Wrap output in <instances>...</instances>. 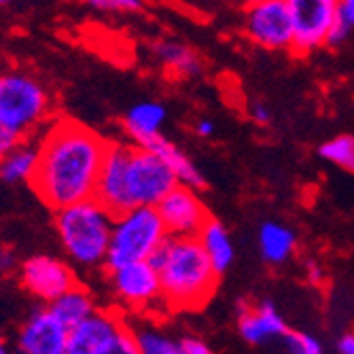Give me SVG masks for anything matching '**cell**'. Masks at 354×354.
I'll return each instance as SVG.
<instances>
[{
    "label": "cell",
    "mask_w": 354,
    "mask_h": 354,
    "mask_svg": "<svg viewBox=\"0 0 354 354\" xmlns=\"http://www.w3.org/2000/svg\"><path fill=\"white\" fill-rule=\"evenodd\" d=\"M37 142L39 164L30 185L47 208L59 210L95 196L106 138L75 119L57 117Z\"/></svg>",
    "instance_id": "cell-1"
},
{
    "label": "cell",
    "mask_w": 354,
    "mask_h": 354,
    "mask_svg": "<svg viewBox=\"0 0 354 354\" xmlns=\"http://www.w3.org/2000/svg\"><path fill=\"white\" fill-rule=\"evenodd\" d=\"M149 261L159 274L162 301L170 312L200 310L214 297L221 276L198 236H168Z\"/></svg>",
    "instance_id": "cell-2"
},
{
    "label": "cell",
    "mask_w": 354,
    "mask_h": 354,
    "mask_svg": "<svg viewBox=\"0 0 354 354\" xmlns=\"http://www.w3.org/2000/svg\"><path fill=\"white\" fill-rule=\"evenodd\" d=\"M115 214L95 198L55 210V234L73 266L100 270L106 266Z\"/></svg>",
    "instance_id": "cell-3"
},
{
    "label": "cell",
    "mask_w": 354,
    "mask_h": 354,
    "mask_svg": "<svg viewBox=\"0 0 354 354\" xmlns=\"http://www.w3.org/2000/svg\"><path fill=\"white\" fill-rule=\"evenodd\" d=\"M53 102L49 89L24 71L0 73V121L24 138H32L49 123Z\"/></svg>",
    "instance_id": "cell-4"
},
{
    "label": "cell",
    "mask_w": 354,
    "mask_h": 354,
    "mask_svg": "<svg viewBox=\"0 0 354 354\" xmlns=\"http://www.w3.org/2000/svg\"><path fill=\"white\" fill-rule=\"evenodd\" d=\"M166 225L162 223L155 206H134L117 212L113 218L104 270L149 261L153 252L166 242Z\"/></svg>",
    "instance_id": "cell-5"
},
{
    "label": "cell",
    "mask_w": 354,
    "mask_h": 354,
    "mask_svg": "<svg viewBox=\"0 0 354 354\" xmlns=\"http://www.w3.org/2000/svg\"><path fill=\"white\" fill-rule=\"evenodd\" d=\"M68 354H138L134 327L119 310L95 308L71 329Z\"/></svg>",
    "instance_id": "cell-6"
},
{
    "label": "cell",
    "mask_w": 354,
    "mask_h": 354,
    "mask_svg": "<svg viewBox=\"0 0 354 354\" xmlns=\"http://www.w3.org/2000/svg\"><path fill=\"white\" fill-rule=\"evenodd\" d=\"M178 185L172 168L155 151L132 145L125 164V189L134 206H157L170 189Z\"/></svg>",
    "instance_id": "cell-7"
},
{
    "label": "cell",
    "mask_w": 354,
    "mask_h": 354,
    "mask_svg": "<svg viewBox=\"0 0 354 354\" xmlns=\"http://www.w3.org/2000/svg\"><path fill=\"white\" fill-rule=\"evenodd\" d=\"M293 21L295 55H310L325 47L327 35L337 19L339 0H284Z\"/></svg>",
    "instance_id": "cell-8"
},
{
    "label": "cell",
    "mask_w": 354,
    "mask_h": 354,
    "mask_svg": "<svg viewBox=\"0 0 354 354\" xmlns=\"http://www.w3.org/2000/svg\"><path fill=\"white\" fill-rule=\"evenodd\" d=\"M111 293L121 308L130 312H147L162 304V284L159 274L151 261L125 263L115 270H106Z\"/></svg>",
    "instance_id": "cell-9"
},
{
    "label": "cell",
    "mask_w": 354,
    "mask_h": 354,
    "mask_svg": "<svg viewBox=\"0 0 354 354\" xmlns=\"http://www.w3.org/2000/svg\"><path fill=\"white\" fill-rule=\"evenodd\" d=\"M246 39L266 51L293 49V21L284 0H263L244 9Z\"/></svg>",
    "instance_id": "cell-10"
},
{
    "label": "cell",
    "mask_w": 354,
    "mask_h": 354,
    "mask_svg": "<svg viewBox=\"0 0 354 354\" xmlns=\"http://www.w3.org/2000/svg\"><path fill=\"white\" fill-rule=\"evenodd\" d=\"M19 282L32 297L47 306L62 293H66L79 280L71 263L51 254H35L21 263Z\"/></svg>",
    "instance_id": "cell-11"
},
{
    "label": "cell",
    "mask_w": 354,
    "mask_h": 354,
    "mask_svg": "<svg viewBox=\"0 0 354 354\" xmlns=\"http://www.w3.org/2000/svg\"><path fill=\"white\" fill-rule=\"evenodd\" d=\"M157 212L166 225L168 236H198L204 223L210 218L206 204L198 191L189 185H176L157 202Z\"/></svg>",
    "instance_id": "cell-12"
},
{
    "label": "cell",
    "mask_w": 354,
    "mask_h": 354,
    "mask_svg": "<svg viewBox=\"0 0 354 354\" xmlns=\"http://www.w3.org/2000/svg\"><path fill=\"white\" fill-rule=\"evenodd\" d=\"M71 329L45 306L32 312L17 331L15 348L24 354H68Z\"/></svg>",
    "instance_id": "cell-13"
},
{
    "label": "cell",
    "mask_w": 354,
    "mask_h": 354,
    "mask_svg": "<svg viewBox=\"0 0 354 354\" xmlns=\"http://www.w3.org/2000/svg\"><path fill=\"white\" fill-rule=\"evenodd\" d=\"M236 320H238V333L248 346H268L274 339H282L286 333V320L278 312L272 299L263 301H246L240 299L236 306Z\"/></svg>",
    "instance_id": "cell-14"
},
{
    "label": "cell",
    "mask_w": 354,
    "mask_h": 354,
    "mask_svg": "<svg viewBox=\"0 0 354 354\" xmlns=\"http://www.w3.org/2000/svg\"><path fill=\"white\" fill-rule=\"evenodd\" d=\"M127 153H130V147L127 145L109 142L104 162H102V170L98 176V185H95L93 198L100 200L113 214L132 208L130 198H127V189H125Z\"/></svg>",
    "instance_id": "cell-15"
},
{
    "label": "cell",
    "mask_w": 354,
    "mask_h": 354,
    "mask_svg": "<svg viewBox=\"0 0 354 354\" xmlns=\"http://www.w3.org/2000/svg\"><path fill=\"white\" fill-rule=\"evenodd\" d=\"M166 106L157 100H142L134 104L123 117V130L134 140V145H147L151 138L162 134L166 123Z\"/></svg>",
    "instance_id": "cell-16"
},
{
    "label": "cell",
    "mask_w": 354,
    "mask_h": 354,
    "mask_svg": "<svg viewBox=\"0 0 354 354\" xmlns=\"http://www.w3.org/2000/svg\"><path fill=\"white\" fill-rule=\"evenodd\" d=\"M153 55L159 66L174 79H193L202 75L204 68L198 51L178 41H157L153 45Z\"/></svg>",
    "instance_id": "cell-17"
},
{
    "label": "cell",
    "mask_w": 354,
    "mask_h": 354,
    "mask_svg": "<svg viewBox=\"0 0 354 354\" xmlns=\"http://www.w3.org/2000/svg\"><path fill=\"white\" fill-rule=\"evenodd\" d=\"M257 240H259V252L268 266L286 263L297 248L295 232L278 221H266L259 227Z\"/></svg>",
    "instance_id": "cell-18"
},
{
    "label": "cell",
    "mask_w": 354,
    "mask_h": 354,
    "mask_svg": "<svg viewBox=\"0 0 354 354\" xmlns=\"http://www.w3.org/2000/svg\"><path fill=\"white\" fill-rule=\"evenodd\" d=\"M140 147H147V149L155 151L159 157H162L164 162L172 168V172L176 174V180L180 185H189V187H193L196 191H200V189L206 187V178H204L202 170L191 162V157L187 153H183L166 136L157 134L155 138H151L147 145H140Z\"/></svg>",
    "instance_id": "cell-19"
},
{
    "label": "cell",
    "mask_w": 354,
    "mask_h": 354,
    "mask_svg": "<svg viewBox=\"0 0 354 354\" xmlns=\"http://www.w3.org/2000/svg\"><path fill=\"white\" fill-rule=\"evenodd\" d=\"M198 240L204 248V252L208 254V259L212 263V268L216 270L218 276H223L236 259V248H234V240L227 232V227L216 221V218H208L204 223V227L198 234Z\"/></svg>",
    "instance_id": "cell-20"
},
{
    "label": "cell",
    "mask_w": 354,
    "mask_h": 354,
    "mask_svg": "<svg viewBox=\"0 0 354 354\" xmlns=\"http://www.w3.org/2000/svg\"><path fill=\"white\" fill-rule=\"evenodd\" d=\"M39 164V142L32 138H24L17 147H13L3 159H0V180L9 185L30 183L37 172Z\"/></svg>",
    "instance_id": "cell-21"
},
{
    "label": "cell",
    "mask_w": 354,
    "mask_h": 354,
    "mask_svg": "<svg viewBox=\"0 0 354 354\" xmlns=\"http://www.w3.org/2000/svg\"><path fill=\"white\" fill-rule=\"evenodd\" d=\"M47 308L55 314V318L64 327L73 329L95 310V299L89 288H85L83 284L77 282L66 293H62L57 299L47 304Z\"/></svg>",
    "instance_id": "cell-22"
},
{
    "label": "cell",
    "mask_w": 354,
    "mask_h": 354,
    "mask_svg": "<svg viewBox=\"0 0 354 354\" xmlns=\"http://www.w3.org/2000/svg\"><path fill=\"white\" fill-rule=\"evenodd\" d=\"M320 159L327 164L354 174V136L352 134H339L329 140H325L318 147Z\"/></svg>",
    "instance_id": "cell-23"
},
{
    "label": "cell",
    "mask_w": 354,
    "mask_h": 354,
    "mask_svg": "<svg viewBox=\"0 0 354 354\" xmlns=\"http://www.w3.org/2000/svg\"><path fill=\"white\" fill-rule=\"evenodd\" d=\"M134 337L138 354H178L176 337L168 335L164 329L155 325L134 327Z\"/></svg>",
    "instance_id": "cell-24"
},
{
    "label": "cell",
    "mask_w": 354,
    "mask_h": 354,
    "mask_svg": "<svg viewBox=\"0 0 354 354\" xmlns=\"http://www.w3.org/2000/svg\"><path fill=\"white\" fill-rule=\"evenodd\" d=\"M282 342H284L286 352H291V354H320L323 352V344H320V339L312 333H306V331L286 329V333L282 335Z\"/></svg>",
    "instance_id": "cell-25"
},
{
    "label": "cell",
    "mask_w": 354,
    "mask_h": 354,
    "mask_svg": "<svg viewBox=\"0 0 354 354\" xmlns=\"http://www.w3.org/2000/svg\"><path fill=\"white\" fill-rule=\"evenodd\" d=\"M83 5L102 13H138L142 11V0H81Z\"/></svg>",
    "instance_id": "cell-26"
},
{
    "label": "cell",
    "mask_w": 354,
    "mask_h": 354,
    "mask_svg": "<svg viewBox=\"0 0 354 354\" xmlns=\"http://www.w3.org/2000/svg\"><path fill=\"white\" fill-rule=\"evenodd\" d=\"M176 342H178V354H210V346L204 337L183 335L176 337Z\"/></svg>",
    "instance_id": "cell-27"
},
{
    "label": "cell",
    "mask_w": 354,
    "mask_h": 354,
    "mask_svg": "<svg viewBox=\"0 0 354 354\" xmlns=\"http://www.w3.org/2000/svg\"><path fill=\"white\" fill-rule=\"evenodd\" d=\"M21 140H24L21 134H17L15 130H11L9 125H5L3 121H0V159H3L13 147H17Z\"/></svg>",
    "instance_id": "cell-28"
},
{
    "label": "cell",
    "mask_w": 354,
    "mask_h": 354,
    "mask_svg": "<svg viewBox=\"0 0 354 354\" xmlns=\"http://www.w3.org/2000/svg\"><path fill=\"white\" fill-rule=\"evenodd\" d=\"M248 115H250V119H252L254 123H259V125H268V123L272 121V117H274L272 109H270L266 102H259V100L250 102Z\"/></svg>",
    "instance_id": "cell-29"
},
{
    "label": "cell",
    "mask_w": 354,
    "mask_h": 354,
    "mask_svg": "<svg viewBox=\"0 0 354 354\" xmlns=\"http://www.w3.org/2000/svg\"><path fill=\"white\" fill-rule=\"evenodd\" d=\"M17 268V257L11 248L0 246V276H9Z\"/></svg>",
    "instance_id": "cell-30"
},
{
    "label": "cell",
    "mask_w": 354,
    "mask_h": 354,
    "mask_svg": "<svg viewBox=\"0 0 354 354\" xmlns=\"http://www.w3.org/2000/svg\"><path fill=\"white\" fill-rule=\"evenodd\" d=\"M337 21H342L350 32L354 30V0H339Z\"/></svg>",
    "instance_id": "cell-31"
},
{
    "label": "cell",
    "mask_w": 354,
    "mask_h": 354,
    "mask_svg": "<svg viewBox=\"0 0 354 354\" xmlns=\"http://www.w3.org/2000/svg\"><path fill=\"white\" fill-rule=\"evenodd\" d=\"M306 278L312 284H323L325 282V270H323V266H320L318 261H314V259L306 261Z\"/></svg>",
    "instance_id": "cell-32"
},
{
    "label": "cell",
    "mask_w": 354,
    "mask_h": 354,
    "mask_svg": "<svg viewBox=\"0 0 354 354\" xmlns=\"http://www.w3.org/2000/svg\"><path fill=\"white\" fill-rule=\"evenodd\" d=\"M335 350H337L339 354H354V331L344 333V335L337 339Z\"/></svg>",
    "instance_id": "cell-33"
},
{
    "label": "cell",
    "mask_w": 354,
    "mask_h": 354,
    "mask_svg": "<svg viewBox=\"0 0 354 354\" xmlns=\"http://www.w3.org/2000/svg\"><path fill=\"white\" fill-rule=\"evenodd\" d=\"M196 134L200 138H212L214 136V123L210 119H200L196 123Z\"/></svg>",
    "instance_id": "cell-34"
},
{
    "label": "cell",
    "mask_w": 354,
    "mask_h": 354,
    "mask_svg": "<svg viewBox=\"0 0 354 354\" xmlns=\"http://www.w3.org/2000/svg\"><path fill=\"white\" fill-rule=\"evenodd\" d=\"M236 5H240L242 9H246V7H250V5H257V3H263V0H234Z\"/></svg>",
    "instance_id": "cell-35"
},
{
    "label": "cell",
    "mask_w": 354,
    "mask_h": 354,
    "mask_svg": "<svg viewBox=\"0 0 354 354\" xmlns=\"http://www.w3.org/2000/svg\"><path fill=\"white\" fill-rule=\"evenodd\" d=\"M5 352H9V344L5 337H0V354H5Z\"/></svg>",
    "instance_id": "cell-36"
},
{
    "label": "cell",
    "mask_w": 354,
    "mask_h": 354,
    "mask_svg": "<svg viewBox=\"0 0 354 354\" xmlns=\"http://www.w3.org/2000/svg\"><path fill=\"white\" fill-rule=\"evenodd\" d=\"M11 3H15V0H0V7H7V5H11Z\"/></svg>",
    "instance_id": "cell-37"
}]
</instances>
